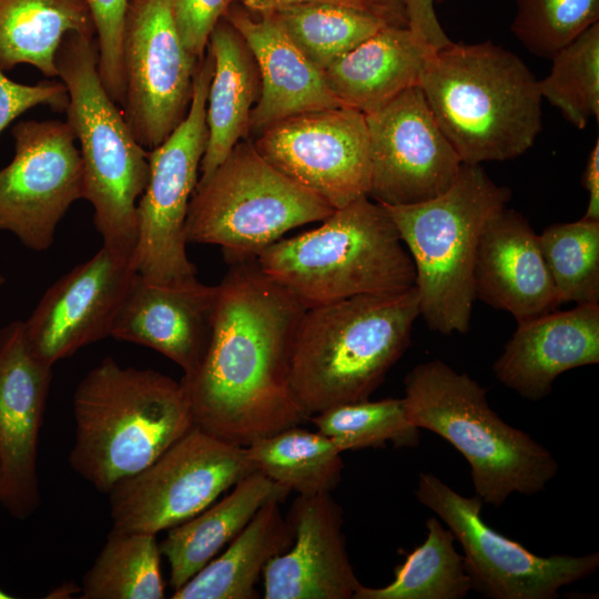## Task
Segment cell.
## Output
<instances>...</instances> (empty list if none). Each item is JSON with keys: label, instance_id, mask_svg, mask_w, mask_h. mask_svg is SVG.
<instances>
[{"label": "cell", "instance_id": "41", "mask_svg": "<svg viewBox=\"0 0 599 599\" xmlns=\"http://www.w3.org/2000/svg\"><path fill=\"white\" fill-rule=\"evenodd\" d=\"M582 183L589 193V202L582 219L599 221V139L589 153Z\"/></svg>", "mask_w": 599, "mask_h": 599}, {"label": "cell", "instance_id": "24", "mask_svg": "<svg viewBox=\"0 0 599 599\" xmlns=\"http://www.w3.org/2000/svg\"><path fill=\"white\" fill-rule=\"evenodd\" d=\"M434 51L409 28L387 24L322 73L344 106L368 114L418 85L424 63Z\"/></svg>", "mask_w": 599, "mask_h": 599}, {"label": "cell", "instance_id": "2", "mask_svg": "<svg viewBox=\"0 0 599 599\" xmlns=\"http://www.w3.org/2000/svg\"><path fill=\"white\" fill-rule=\"evenodd\" d=\"M418 85L464 164L515 159L541 131L538 80L516 53L490 40L435 50Z\"/></svg>", "mask_w": 599, "mask_h": 599}, {"label": "cell", "instance_id": "33", "mask_svg": "<svg viewBox=\"0 0 599 599\" xmlns=\"http://www.w3.org/2000/svg\"><path fill=\"white\" fill-rule=\"evenodd\" d=\"M317 432L344 453L368 447L416 446L419 428L409 418L404 398L341 404L309 417Z\"/></svg>", "mask_w": 599, "mask_h": 599}, {"label": "cell", "instance_id": "3", "mask_svg": "<svg viewBox=\"0 0 599 599\" xmlns=\"http://www.w3.org/2000/svg\"><path fill=\"white\" fill-rule=\"evenodd\" d=\"M415 287L305 309L290 363V387L306 418L369 399L409 345L419 316Z\"/></svg>", "mask_w": 599, "mask_h": 599}, {"label": "cell", "instance_id": "28", "mask_svg": "<svg viewBox=\"0 0 599 599\" xmlns=\"http://www.w3.org/2000/svg\"><path fill=\"white\" fill-rule=\"evenodd\" d=\"M71 32L95 38L84 0H0V70L30 64L58 77L55 55Z\"/></svg>", "mask_w": 599, "mask_h": 599}, {"label": "cell", "instance_id": "26", "mask_svg": "<svg viewBox=\"0 0 599 599\" xmlns=\"http://www.w3.org/2000/svg\"><path fill=\"white\" fill-rule=\"evenodd\" d=\"M291 491L253 471L229 495L191 519L170 528L159 544L170 565V585L181 588L230 544L267 502L283 501Z\"/></svg>", "mask_w": 599, "mask_h": 599}, {"label": "cell", "instance_id": "45", "mask_svg": "<svg viewBox=\"0 0 599 599\" xmlns=\"http://www.w3.org/2000/svg\"><path fill=\"white\" fill-rule=\"evenodd\" d=\"M4 283V277L0 274V285Z\"/></svg>", "mask_w": 599, "mask_h": 599}, {"label": "cell", "instance_id": "12", "mask_svg": "<svg viewBox=\"0 0 599 599\" xmlns=\"http://www.w3.org/2000/svg\"><path fill=\"white\" fill-rule=\"evenodd\" d=\"M416 497L448 527L464 550L473 589L491 599H554L561 587L591 576L599 552L540 557L488 526L483 500L466 497L432 474L422 473Z\"/></svg>", "mask_w": 599, "mask_h": 599}, {"label": "cell", "instance_id": "36", "mask_svg": "<svg viewBox=\"0 0 599 599\" xmlns=\"http://www.w3.org/2000/svg\"><path fill=\"white\" fill-rule=\"evenodd\" d=\"M511 32L532 54L551 59L599 22V0H516Z\"/></svg>", "mask_w": 599, "mask_h": 599}, {"label": "cell", "instance_id": "39", "mask_svg": "<svg viewBox=\"0 0 599 599\" xmlns=\"http://www.w3.org/2000/svg\"><path fill=\"white\" fill-rule=\"evenodd\" d=\"M69 94L62 81L24 84L12 81L0 70V133L28 110L45 105L55 112L67 110Z\"/></svg>", "mask_w": 599, "mask_h": 599}, {"label": "cell", "instance_id": "4", "mask_svg": "<svg viewBox=\"0 0 599 599\" xmlns=\"http://www.w3.org/2000/svg\"><path fill=\"white\" fill-rule=\"evenodd\" d=\"M71 467L99 491L152 464L193 426L181 382L103 359L73 395Z\"/></svg>", "mask_w": 599, "mask_h": 599}, {"label": "cell", "instance_id": "15", "mask_svg": "<svg viewBox=\"0 0 599 599\" xmlns=\"http://www.w3.org/2000/svg\"><path fill=\"white\" fill-rule=\"evenodd\" d=\"M253 142L256 151L334 210L368 196L370 150L365 114L348 106L276 121Z\"/></svg>", "mask_w": 599, "mask_h": 599}, {"label": "cell", "instance_id": "21", "mask_svg": "<svg viewBox=\"0 0 599 599\" xmlns=\"http://www.w3.org/2000/svg\"><path fill=\"white\" fill-rule=\"evenodd\" d=\"M599 363V304H578L518 322L493 370L520 396L539 400L562 373Z\"/></svg>", "mask_w": 599, "mask_h": 599}, {"label": "cell", "instance_id": "43", "mask_svg": "<svg viewBox=\"0 0 599 599\" xmlns=\"http://www.w3.org/2000/svg\"><path fill=\"white\" fill-rule=\"evenodd\" d=\"M369 2L375 11L380 14L389 24L407 27L404 0H369Z\"/></svg>", "mask_w": 599, "mask_h": 599}, {"label": "cell", "instance_id": "17", "mask_svg": "<svg viewBox=\"0 0 599 599\" xmlns=\"http://www.w3.org/2000/svg\"><path fill=\"white\" fill-rule=\"evenodd\" d=\"M136 274L133 255L102 245L62 275L23 321L33 354L53 366L111 336Z\"/></svg>", "mask_w": 599, "mask_h": 599}, {"label": "cell", "instance_id": "7", "mask_svg": "<svg viewBox=\"0 0 599 599\" xmlns=\"http://www.w3.org/2000/svg\"><path fill=\"white\" fill-rule=\"evenodd\" d=\"M403 398L416 427L439 435L466 458L476 495L494 507L514 493L544 490L558 471L547 448L490 408L483 386L441 361L415 366Z\"/></svg>", "mask_w": 599, "mask_h": 599}, {"label": "cell", "instance_id": "34", "mask_svg": "<svg viewBox=\"0 0 599 599\" xmlns=\"http://www.w3.org/2000/svg\"><path fill=\"white\" fill-rule=\"evenodd\" d=\"M560 304H599V221L557 223L538 235Z\"/></svg>", "mask_w": 599, "mask_h": 599}, {"label": "cell", "instance_id": "37", "mask_svg": "<svg viewBox=\"0 0 599 599\" xmlns=\"http://www.w3.org/2000/svg\"><path fill=\"white\" fill-rule=\"evenodd\" d=\"M98 38V71L111 99L122 108L125 95L123 31L129 0H84Z\"/></svg>", "mask_w": 599, "mask_h": 599}, {"label": "cell", "instance_id": "10", "mask_svg": "<svg viewBox=\"0 0 599 599\" xmlns=\"http://www.w3.org/2000/svg\"><path fill=\"white\" fill-rule=\"evenodd\" d=\"M214 61L210 49L199 62L185 118L148 153L149 179L136 205L134 264L154 281L194 277L186 253L185 220L200 179L207 143L206 100Z\"/></svg>", "mask_w": 599, "mask_h": 599}, {"label": "cell", "instance_id": "13", "mask_svg": "<svg viewBox=\"0 0 599 599\" xmlns=\"http://www.w3.org/2000/svg\"><path fill=\"white\" fill-rule=\"evenodd\" d=\"M14 155L0 170V231L26 247L48 250L70 206L84 197L83 167L67 121H19Z\"/></svg>", "mask_w": 599, "mask_h": 599}, {"label": "cell", "instance_id": "8", "mask_svg": "<svg viewBox=\"0 0 599 599\" xmlns=\"http://www.w3.org/2000/svg\"><path fill=\"white\" fill-rule=\"evenodd\" d=\"M98 58L95 38L71 32L58 49L55 67L69 94L67 122L80 144L83 199L93 209L102 245L134 255L136 205L149 179V151L104 89Z\"/></svg>", "mask_w": 599, "mask_h": 599}, {"label": "cell", "instance_id": "40", "mask_svg": "<svg viewBox=\"0 0 599 599\" xmlns=\"http://www.w3.org/2000/svg\"><path fill=\"white\" fill-rule=\"evenodd\" d=\"M407 27L422 41L435 50L450 44L453 41L445 33L436 16L435 0H404Z\"/></svg>", "mask_w": 599, "mask_h": 599}, {"label": "cell", "instance_id": "35", "mask_svg": "<svg viewBox=\"0 0 599 599\" xmlns=\"http://www.w3.org/2000/svg\"><path fill=\"white\" fill-rule=\"evenodd\" d=\"M549 73L538 80L542 99L579 130L599 119V22L560 49Z\"/></svg>", "mask_w": 599, "mask_h": 599}, {"label": "cell", "instance_id": "9", "mask_svg": "<svg viewBox=\"0 0 599 599\" xmlns=\"http://www.w3.org/2000/svg\"><path fill=\"white\" fill-rule=\"evenodd\" d=\"M334 209L241 140L199 181L190 201L187 243L221 246L232 262L256 258L292 229L322 222Z\"/></svg>", "mask_w": 599, "mask_h": 599}, {"label": "cell", "instance_id": "29", "mask_svg": "<svg viewBox=\"0 0 599 599\" xmlns=\"http://www.w3.org/2000/svg\"><path fill=\"white\" fill-rule=\"evenodd\" d=\"M298 426L252 441L245 446L246 457L254 471L290 491L332 493L342 479V453L325 435Z\"/></svg>", "mask_w": 599, "mask_h": 599}, {"label": "cell", "instance_id": "25", "mask_svg": "<svg viewBox=\"0 0 599 599\" xmlns=\"http://www.w3.org/2000/svg\"><path fill=\"white\" fill-rule=\"evenodd\" d=\"M207 48L213 74L206 100L207 143L200 167L206 179L250 132V119L261 91L258 69L241 33L222 18Z\"/></svg>", "mask_w": 599, "mask_h": 599}, {"label": "cell", "instance_id": "16", "mask_svg": "<svg viewBox=\"0 0 599 599\" xmlns=\"http://www.w3.org/2000/svg\"><path fill=\"white\" fill-rule=\"evenodd\" d=\"M365 119L370 150L369 199L385 205H410L450 187L463 162L419 85L403 91Z\"/></svg>", "mask_w": 599, "mask_h": 599}, {"label": "cell", "instance_id": "42", "mask_svg": "<svg viewBox=\"0 0 599 599\" xmlns=\"http://www.w3.org/2000/svg\"><path fill=\"white\" fill-rule=\"evenodd\" d=\"M243 7L254 12H270L276 9L308 2H329L349 6L376 12L369 0H237ZM377 13V12H376ZM378 14V13H377ZM380 16V14H379Z\"/></svg>", "mask_w": 599, "mask_h": 599}, {"label": "cell", "instance_id": "22", "mask_svg": "<svg viewBox=\"0 0 599 599\" xmlns=\"http://www.w3.org/2000/svg\"><path fill=\"white\" fill-rule=\"evenodd\" d=\"M475 296L518 322L560 305L538 235L517 211L505 207L486 225L477 248Z\"/></svg>", "mask_w": 599, "mask_h": 599}, {"label": "cell", "instance_id": "30", "mask_svg": "<svg viewBox=\"0 0 599 599\" xmlns=\"http://www.w3.org/2000/svg\"><path fill=\"white\" fill-rule=\"evenodd\" d=\"M427 536L396 567L395 578L387 586H361L353 599H461L473 589L464 557L455 547V536L440 521L430 517Z\"/></svg>", "mask_w": 599, "mask_h": 599}, {"label": "cell", "instance_id": "38", "mask_svg": "<svg viewBox=\"0 0 599 599\" xmlns=\"http://www.w3.org/2000/svg\"><path fill=\"white\" fill-rule=\"evenodd\" d=\"M237 0H170L172 17L185 49L203 59L210 35Z\"/></svg>", "mask_w": 599, "mask_h": 599}, {"label": "cell", "instance_id": "6", "mask_svg": "<svg viewBox=\"0 0 599 599\" xmlns=\"http://www.w3.org/2000/svg\"><path fill=\"white\" fill-rule=\"evenodd\" d=\"M510 196V190L496 184L480 164L463 163L440 195L410 205L380 204L412 257L419 316L432 331H469L479 240Z\"/></svg>", "mask_w": 599, "mask_h": 599}, {"label": "cell", "instance_id": "11", "mask_svg": "<svg viewBox=\"0 0 599 599\" xmlns=\"http://www.w3.org/2000/svg\"><path fill=\"white\" fill-rule=\"evenodd\" d=\"M253 471L244 446L194 425L152 464L111 488L112 528L156 535L196 516Z\"/></svg>", "mask_w": 599, "mask_h": 599}, {"label": "cell", "instance_id": "46", "mask_svg": "<svg viewBox=\"0 0 599 599\" xmlns=\"http://www.w3.org/2000/svg\"><path fill=\"white\" fill-rule=\"evenodd\" d=\"M0 489H1V463H0Z\"/></svg>", "mask_w": 599, "mask_h": 599}, {"label": "cell", "instance_id": "1", "mask_svg": "<svg viewBox=\"0 0 599 599\" xmlns=\"http://www.w3.org/2000/svg\"><path fill=\"white\" fill-rule=\"evenodd\" d=\"M304 312L256 258L232 262L216 285L205 353L180 380L194 425L245 447L306 419L290 387Z\"/></svg>", "mask_w": 599, "mask_h": 599}, {"label": "cell", "instance_id": "31", "mask_svg": "<svg viewBox=\"0 0 599 599\" xmlns=\"http://www.w3.org/2000/svg\"><path fill=\"white\" fill-rule=\"evenodd\" d=\"M270 12L319 71L389 24L376 12L329 2L300 3Z\"/></svg>", "mask_w": 599, "mask_h": 599}, {"label": "cell", "instance_id": "14", "mask_svg": "<svg viewBox=\"0 0 599 599\" xmlns=\"http://www.w3.org/2000/svg\"><path fill=\"white\" fill-rule=\"evenodd\" d=\"M200 61L180 39L170 0H129L121 109L145 150L161 144L185 118Z\"/></svg>", "mask_w": 599, "mask_h": 599}, {"label": "cell", "instance_id": "18", "mask_svg": "<svg viewBox=\"0 0 599 599\" xmlns=\"http://www.w3.org/2000/svg\"><path fill=\"white\" fill-rule=\"evenodd\" d=\"M52 366L31 351L23 321L0 331V502L16 518L40 506L37 455Z\"/></svg>", "mask_w": 599, "mask_h": 599}, {"label": "cell", "instance_id": "27", "mask_svg": "<svg viewBox=\"0 0 599 599\" xmlns=\"http://www.w3.org/2000/svg\"><path fill=\"white\" fill-rule=\"evenodd\" d=\"M281 501L264 505L230 542L189 581L172 593L173 599H254L255 585L268 561L286 551L294 534L280 509Z\"/></svg>", "mask_w": 599, "mask_h": 599}, {"label": "cell", "instance_id": "20", "mask_svg": "<svg viewBox=\"0 0 599 599\" xmlns=\"http://www.w3.org/2000/svg\"><path fill=\"white\" fill-rule=\"evenodd\" d=\"M215 298L216 286L205 285L196 276L154 281L138 273L111 336L150 347L189 375L205 353Z\"/></svg>", "mask_w": 599, "mask_h": 599}, {"label": "cell", "instance_id": "23", "mask_svg": "<svg viewBox=\"0 0 599 599\" xmlns=\"http://www.w3.org/2000/svg\"><path fill=\"white\" fill-rule=\"evenodd\" d=\"M224 18L246 41L258 69L261 91L250 131L258 133L294 114L344 106L272 12H254L236 1Z\"/></svg>", "mask_w": 599, "mask_h": 599}, {"label": "cell", "instance_id": "5", "mask_svg": "<svg viewBox=\"0 0 599 599\" xmlns=\"http://www.w3.org/2000/svg\"><path fill=\"white\" fill-rule=\"evenodd\" d=\"M256 261L305 309L415 286L414 264L393 220L368 196L335 209L314 230L280 238Z\"/></svg>", "mask_w": 599, "mask_h": 599}, {"label": "cell", "instance_id": "44", "mask_svg": "<svg viewBox=\"0 0 599 599\" xmlns=\"http://www.w3.org/2000/svg\"><path fill=\"white\" fill-rule=\"evenodd\" d=\"M10 598H12L11 595L0 589V599H10Z\"/></svg>", "mask_w": 599, "mask_h": 599}, {"label": "cell", "instance_id": "19", "mask_svg": "<svg viewBox=\"0 0 599 599\" xmlns=\"http://www.w3.org/2000/svg\"><path fill=\"white\" fill-rule=\"evenodd\" d=\"M286 519L294 540L264 568V598L353 599L361 582L347 556L343 511L331 493L298 495Z\"/></svg>", "mask_w": 599, "mask_h": 599}, {"label": "cell", "instance_id": "32", "mask_svg": "<svg viewBox=\"0 0 599 599\" xmlns=\"http://www.w3.org/2000/svg\"><path fill=\"white\" fill-rule=\"evenodd\" d=\"M154 534L111 529L82 579L84 599H161L164 583Z\"/></svg>", "mask_w": 599, "mask_h": 599}]
</instances>
